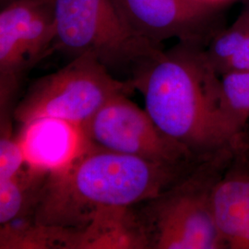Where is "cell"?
I'll return each mask as SVG.
<instances>
[{"instance_id": "5bb4252c", "label": "cell", "mask_w": 249, "mask_h": 249, "mask_svg": "<svg viewBox=\"0 0 249 249\" xmlns=\"http://www.w3.org/2000/svg\"><path fill=\"white\" fill-rule=\"evenodd\" d=\"M0 181L17 175L25 166V158L17 135L12 132L10 114L1 115Z\"/></svg>"}, {"instance_id": "7c38bea8", "label": "cell", "mask_w": 249, "mask_h": 249, "mask_svg": "<svg viewBox=\"0 0 249 249\" xmlns=\"http://www.w3.org/2000/svg\"><path fill=\"white\" fill-rule=\"evenodd\" d=\"M47 175L25 164L14 177L0 181V225L33 216Z\"/></svg>"}, {"instance_id": "8992f818", "label": "cell", "mask_w": 249, "mask_h": 249, "mask_svg": "<svg viewBox=\"0 0 249 249\" xmlns=\"http://www.w3.org/2000/svg\"><path fill=\"white\" fill-rule=\"evenodd\" d=\"M56 37L55 0H14L0 13V112L12 103L29 71Z\"/></svg>"}, {"instance_id": "5b68a950", "label": "cell", "mask_w": 249, "mask_h": 249, "mask_svg": "<svg viewBox=\"0 0 249 249\" xmlns=\"http://www.w3.org/2000/svg\"><path fill=\"white\" fill-rule=\"evenodd\" d=\"M134 90L129 79H116L94 56L82 54L35 81L14 108L13 116L19 125L49 117L84 128L109 100Z\"/></svg>"}, {"instance_id": "277c9868", "label": "cell", "mask_w": 249, "mask_h": 249, "mask_svg": "<svg viewBox=\"0 0 249 249\" xmlns=\"http://www.w3.org/2000/svg\"><path fill=\"white\" fill-rule=\"evenodd\" d=\"M53 50L77 57L90 54L111 71L129 70L162 51L139 35L114 0H55Z\"/></svg>"}, {"instance_id": "8fae6325", "label": "cell", "mask_w": 249, "mask_h": 249, "mask_svg": "<svg viewBox=\"0 0 249 249\" xmlns=\"http://www.w3.org/2000/svg\"><path fill=\"white\" fill-rule=\"evenodd\" d=\"M204 52L220 76L229 72L249 71V9L225 30L211 37Z\"/></svg>"}, {"instance_id": "4fadbf2b", "label": "cell", "mask_w": 249, "mask_h": 249, "mask_svg": "<svg viewBox=\"0 0 249 249\" xmlns=\"http://www.w3.org/2000/svg\"><path fill=\"white\" fill-rule=\"evenodd\" d=\"M221 85L227 124L233 137L240 140L249 118V71L223 74Z\"/></svg>"}, {"instance_id": "9a60e30c", "label": "cell", "mask_w": 249, "mask_h": 249, "mask_svg": "<svg viewBox=\"0 0 249 249\" xmlns=\"http://www.w3.org/2000/svg\"><path fill=\"white\" fill-rule=\"evenodd\" d=\"M199 4L203 5L205 7H208L210 9H215L222 5H224L232 0H196Z\"/></svg>"}, {"instance_id": "7a4b0ae2", "label": "cell", "mask_w": 249, "mask_h": 249, "mask_svg": "<svg viewBox=\"0 0 249 249\" xmlns=\"http://www.w3.org/2000/svg\"><path fill=\"white\" fill-rule=\"evenodd\" d=\"M194 167L145 160L91 143L69 165L48 173L32 218L45 225L83 227L100 212L132 208L160 195Z\"/></svg>"}, {"instance_id": "6da1fadb", "label": "cell", "mask_w": 249, "mask_h": 249, "mask_svg": "<svg viewBox=\"0 0 249 249\" xmlns=\"http://www.w3.org/2000/svg\"><path fill=\"white\" fill-rule=\"evenodd\" d=\"M204 46L180 42L143 63L129 78L161 131L200 160L240 142L227 124L221 76L209 62Z\"/></svg>"}, {"instance_id": "30bf717a", "label": "cell", "mask_w": 249, "mask_h": 249, "mask_svg": "<svg viewBox=\"0 0 249 249\" xmlns=\"http://www.w3.org/2000/svg\"><path fill=\"white\" fill-rule=\"evenodd\" d=\"M237 156L215 183L212 207L226 249H249V168Z\"/></svg>"}, {"instance_id": "52a82bcc", "label": "cell", "mask_w": 249, "mask_h": 249, "mask_svg": "<svg viewBox=\"0 0 249 249\" xmlns=\"http://www.w3.org/2000/svg\"><path fill=\"white\" fill-rule=\"evenodd\" d=\"M128 96L121 93L109 100L84 126L90 142L107 151L162 163L186 165L201 161L161 131L148 112Z\"/></svg>"}, {"instance_id": "9c48e42d", "label": "cell", "mask_w": 249, "mask_h": 249, "mask_svg": "<svg viewBox=\"0 0 249 249\" xmlns=\"http://www.w3.org/2000/svg\"><path fill=\"white\" fill-rule=\"evenodd\" d=\"M19 127L25 164L46 173L66 167L91 144L83 127L61 119L37 118Z\"/></svg>"}, {"instance_id": "ba28073f", "label": "cell", "mask_w": 249, "mask_h": 249, "mask_svg": "<svg viewBox=\"0 0 249 249\" xmlns=\"http://www.w3.org/2000/svg\"><path fill=\"white\" fill-rule=\"evenodd\" d=\"M134 30L155 45L178 38L205 45L206 28L214 9L196 0H114Z\"/></svg>"}, {"instance_id": "2e32d148", "label": "cell", "mask_w": 249, "mask_h": 249, "mask_svg": "<svg viewBox=\"0 0 249 249\" xmlns=\"http://www.w3.org/2000/svg\"><path fill=\"white\" fill-rule=\"evenodd\" d=\"M248 8H249V7H248Z\"/></svg>"}, {"instance_id": "3957f363", "label": "cell", "mask_w": 249, "mask_h": 249, "mask_svg": "<svg viewBox=\"0 0 249 249\" xmlns=\"http://www.w3.org/2000/svg\"><path fill=\"white\" fill-rule=\"evenodd\" d=\"M237 146L202 160L160 195L136 211L151 249H227L217 228L212 193Z\"/></svg>"}]
</instances>
